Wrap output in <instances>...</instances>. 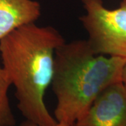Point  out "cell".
Masks as SVG:
<instances>
[{
    "label": "cell",
    "instance_id": "6",
    "mask_svg": "<svg viewBox=\"0 0 126 126\" xmlns=\"http://www.w3.org/2000/svg\"><path fill=\"white\" fill-rule=\"evenodd\" d=\"M11 83L5 70L0 67V126H15L16 120L10 105L8 92Z\"/></svg>",
    "mask_w": 126,
    "mask_h": 126
},
{
    "label": "cell",
    "instance_id": "4",
    "mask_svg": "<svg viewBox=\"0 0 126 126\" xmlns=\"http://www.w3.org/2000/svg\"><path fill=\"white\" fill-rule=\"evenodd\" d=\"M74 126H126V88L122 81L102 90Z\"/></svg>",
    "mask_w": 126,
    "mask_h": 126
},
{
    "label": "cell",
    "instance_id": "8",
    "mask_svg": "<svg viewBox=\"0 0 126 126\" xmlns=\"http://www.w3.org/2000/svg\"><path fill=\"white\" fill-rule=\"evenodd\" d=\"M121 81L126 88V61L124 66H123V71H122Z\"/></svg>",
    "mask_w": 126,
    "mask_h": 126
},
{
    "label": "cell",
    "instance_id": "7",
    "mask_svg": "<svg viewBox=\"0 0 126 126\" xmlns=\"http://www.w3.org/2000/svg\"><path fill=\"white\" fill-rule=\"evenodd\" d=\"M20 126H40V125H38V124H36L34 123H32L31 121H29L27 120H25V121H23ZM68 126V125H66L64 123H57L55 125H53V126Z\"/></svg>",
    "mask_w": 126,
    "mask_h": 126
},
{
    "label": "cell",
    "instance_id": "2",
    "mask_svg": "<svg viewBox=\"0 0 126 126\" xmlns=\"http://www.w3.org/2000/svg\"><path fill=\"white\" fill-rule=\"evenodd\" d=\"M126 59L94 54L87 40L64 43L55 51L51 88L58 123L74 126L109 86L121 81Z\"/></svg>",
    "mask_w": 126,
    "mask_h": 126
},
{
    "label": "cell",
    "instance_id": "1",
    "mask_svg": "<svg viewBox=\"0 0 126 126\" xmlns=\"http://www.w3.org/2000/svg\"><path fill=\"white\" fill-rule=\"evenodd\" d=\"M65 42L55 27L35 23L0 40L2 67L16 88L18 110L29 121L42 126L58 123L46 106L44 94L53 76L55 51Z\"/></svg>",
    "mask_w": 126,
    "mask_h": 126
},
{
    "label": "cell",
    "instance_id": "3",
    "mask_svg": "<svg viewBox=\"0 0 126 126\" xmlns=\"http://www.w3.org/2000/svg\"><path fill=\"white\" fill-rule=\"evenodd\" d=\"M86 14L79 18L94 54L126 59V0L110 10L102 0H81Z\"/></svg>",
    "mask_w": 126,
    "mask_h": 126
},
{
    "label": "cell",
    "instance_id": "5",
    "mask_svg": "<svg viewBox=\"0 0 126 126\" xmlns=\"http://www.w3.org/2000/svg\"><path fill=\"white\" fill-rule=\"evenodd\" d=\"M40 4L34 0H0V40L40 17Z\"/></svg>",
    "mask_w": 126,
    "mask_h": 126
}]
</instances>
